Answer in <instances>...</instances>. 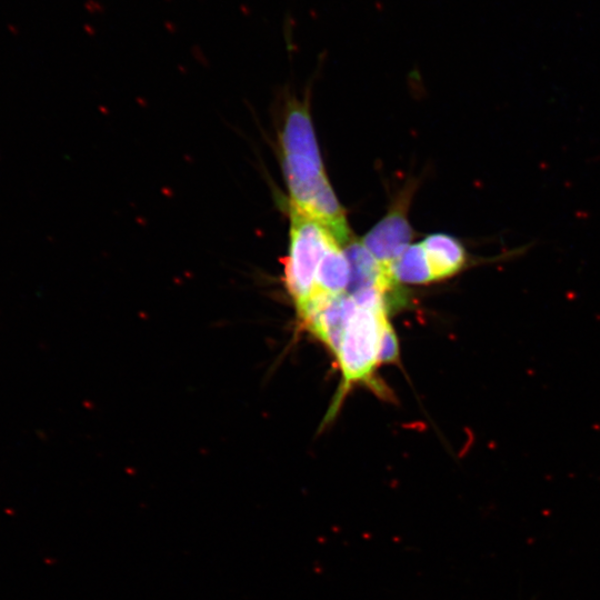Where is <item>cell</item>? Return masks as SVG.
<instances>
[{
	"instance_id": "cell-8",
	"label": "cell",
	"mask_w": 600,
	"mask_h": 600,
	"mask_svg": "<svg viewBox=\"0 0 600 600\" xmlns=\"http://www.w3.org/2000/svg\"><path fill=\"white\" fill-rule=\"evenodd\" d=\"M396 281L427 283L433 281L430 266L421 243L410 244L391 266Z\"/></svg>"
},
{
	"instance_id": "cell-1",
	"label": "cell",
	"mask_w": 600,
	"mask_h": 600,
	"mask_svg": "<svg viewBox=\"0 0 600 600\" xmlns=\"http://www.w3.org/2000/svg\"><path fill=\"white\" fill-rule=\"evenodd\" d=\"M351 296V294H350ZM357 309L351 317L336 353L342 371L343 386L371 378L379 364L381 332L387 319L386 292L378 288L361 290L351 296Z\"/></svg>"
},
{
	"instance_id": "cell-9",
	"label": "cell",
	"mask_w": 600,
	"mask_h": 600,
	"mask_svg": "<svg viewBox=\"0 0 600 600\" xmlns=\"http://www.w3.org/2000/svg\"><path fill=\"white\" fill-rule=\"evenodd\" d=\"M398 357V341L393 329L387 322L382 329L378 361L379 363L392 362Z\"/></svg>"
},
{
	"instance_id": "cell-3",
	"label": "cell",
	"mask_w": 600,
	"mask_h": 600,
	"mask_svg": "<svg viewBox=\"0 0 600 600\" xmlns=\"http://www.w3.org/2000/svg\"><path fill=\"white\" fill-rule=\"evenodd\" d=\"M404 201L397 203L361 240L362 244L391 273V266L409 247L413 236ZM392 274V273H391Z\"/></svg>"
},
{
	"instance_id": "cell-6",
	"label": "cell",
	"mask_w": 600,
	"mask_h": 600,
	"mask_svg": "<svg viewBox=\"0 0 600 600\" xmlns=\"http://www.w3.org/2000/svg\"><path fill=\"white\" fill-rule=\"evenodd\" d=\"M433 280L449 278L459 272L467 263L463 246L453 237L433 233L421 242Z\"/></svg>"
},
{
	"instance_id": "cell-2",
	"label": "cell",
	"mask_w": 600,
	"mask_h": 600,
	"mask_svg": "<svg viewBox=\"0 0 600 600\" xmlns=\"http://www.w3.org/2000/svg\"><path fill=\"white\" fill-rule=\"evenodd\" d=\"M289 212V250L283 281L298 311L314 290L316 272L321 258L338 241L311 218L296 210L290 209Z\"/></svg>"
},
{
	"instance_id": "cell-5",
	"label": "cell",
	"mask_w": 600,
	"mask_h": 600,
	"mask_svg": "<svg viewBox=\"0 0 600 600\" xmlns=\"http://www.w3.org/2000/svg\"><path fill=\"white\" fill-rule=\"evenodd\" d=\"M350 264L348 294L364 289L378 288L387 292L394 284V279L378 262L361 241H350L343 250Z\"/></svg>"
},
{
	"instance_id": "cell-7",
	"label": "cell",
	"mask_w": 600,
	"mask_h": 600,
	"mask_svg": "<svg viewBox=\"0 0 600 600\" xmlns=\"http://www.w3.org/2000/svg\"><path fill=\"white\" fill-rule=\"evenodd\" d=\"M349 280V261L341 246L336 243L326 251L318 264L313 292L328 296L347 293Z\"/></svg>"
},
{
	"instance_id": "cell-4",
	"label": "cell",
	"mask_w": 600,
	"mask_h": 600,
	"mask_svg": "<svg viewBox=\"0 0 600 600\" xmlns=\"http://www.w3.org/2000/svg\"><path fill=\"white\" fill-rule=\"evenodd\" d=\"M356 309L350 294L333 296L319 310L304 318L302 323L336 354Z\"/></svg>"
}]
</instances>
